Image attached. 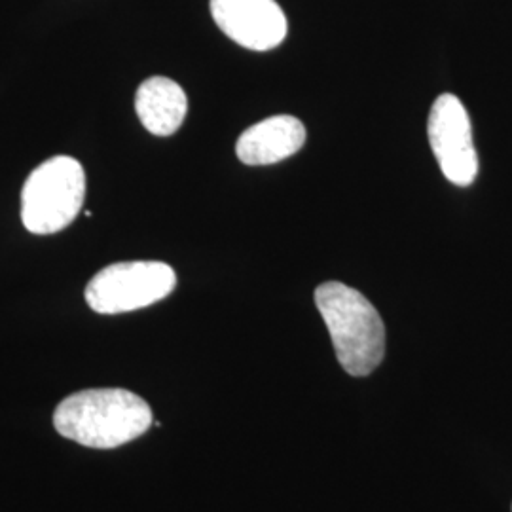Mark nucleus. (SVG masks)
Masks as SVG:
<instances>
[{"label":"nucleus","mask_w":512,"mask_h":512,"mask_svg":"<svg viewBox=\"0 0 512 512\" xmlns=\"http://www.w3.org/2000/svg\"><path fill=\"white\" fill-rule=\"evenodd\" d=\"M315 306L329 329L332 346L349 376L372 374L385 355V327L372 302L340 281L315 289Z\"/></svg>","instance_id":"2"},{"label":"nucleus","mask_w":512,"mask_h":512,"mask_svg":"<svg viewBox=\"0 0 512 512\" xmlns=\"http://www.w3.org/2000/svg\"><path fill=\"white\" fill-rule=\"evenodd\" d=\"M220 31L236 44L268 52L287 37V18L275 0H211Z\"/></svg>","instance_id":"6"},{"label":"nucleus","mask_w":512,"mask_h":512,"mask_svg":"<svg viewBox=\"0 0 512 512\" xmlns=\"http://www.w3.org/2000/svg\"><path fill=\"white\" fill-rule=\"evenodd\" d=\"M175 287L177 274L165 262H116L93 275L86 287V302L101 315L128 313L164 300Z\"/></svg>","instance_id":"4"},{"label":"nucleus","mask_w":512,"mask_h":512,"mask_svg":"<svg viewBox=\"0 0 512 512\" xmlns=\"http://www.w3.org/2000/svg\"><path fill=\"white\" fill-rule=\"evenodd\" d=\"M429 143L442 175L450 183L469 186L478 173V156L473 143L469 114L456 95L442 93L429 114Z\"/></svg>","instance_id":"5"},{"label":"nucleus","mask_w":512,"mask_h":512,"mask_svg":"<svg viewBox=\"0 0 512 512\" xmlns=\"http://www.w3.org/2000/svg\"><path fill=\"white\" fill-rule=\"evenodd\" d=\"M306 143L304 124L279 114L245 129L238 139L236 154L245 165H272L291 158Z\"/></svg>","instance_id":"7"},{"label":"nucleus","mask_w":512,"mask_h":512,"mask_svg":"<svg viewBox=\"0 0 512 512\" xmlns=\"http://www.w3.org/2000/svg\"><path fill=\"white\" fill-rule=\"evenodd\" d=\"M86 198L84 167L71 156H54L38 165L21 190L25 230L48 236L71 226Z\"/></svg>","instance_id":"3"},{"label":"nucleus","mask_w":512,"mask_h":512,"mask_svg":"<svg viewBox=\"0 0 512 512\" xmlns=\"http://www.w3.org/2000/svg\"><path fill=\"white\" fill-rule=\"evenodd\" d=\"M152 425L147 401L128 389H84L54 412L55 431L88 448H118L139 439Z\"/></svg>","instance_id":"1"},{"label":"nucleus","mask_w":512,"mask_h":512,"mask_svg":"<svg viewBox=\"0 0 512 512\" xmlns=\"http://www.w3.org/2000/svg\"><path fill=\"white\" fill-rule=\"evenodd\" d=\"M135 110L141 124L156 137H169L183 126L188 99L183 88L165 76L145 80L135 95Z\"/></svg>","instance_id":"8"}]
</instances>
